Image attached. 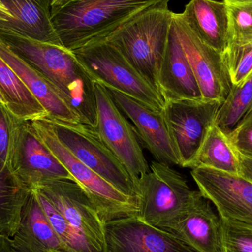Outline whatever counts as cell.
Segmentation results:
<instances>
[{
    "mask_svg": "<svg viewBox=\"0 0 252 252\" xmlns=\"http://www.w3.org/2000/svg\"><path fill=\"white\" fill-rule=\"evenodd\" d=\"M0 38L56 87L81 124L96 127L94 81L73 52L13 30L0 29Z\"/></svg>",
    "mask_w": 252,
    "mask_h": 252,
    "instance_id": "obj_1",
    "label": "cell"
},
{
    "mask_svg": "<svg viewBox=\"0 0 252 252\" xmlns=\"http://www.w3.org/2000/svg\"><path fill=\"white\" fill-rule=\"evenodd\" d=\"M170 0H72L52 15L62 46L73 52L105 41L133 18Z\"/></svg>",
    "mask_w": 252,
    "mask_h": 252,
    "instance_id": "obj_2",
    "label": "cell"
},
{
    "mask_svg": "<svg viewBox=\"0 0 252 252\" xmlns=\"http://www.w3.org/2000/svg\"><path fill=\"white\" fill-rule=\"evenodd\" d=\"M173 16L168 5L150 9L105 40L115 46L158 93V72L167 48Z\"/></svg>",
    "mask_w": 252,
    "mask_h": 252,
    "instance_id": "obj_3",
    "label": "cell"
},
{
    "mask_svg": "<svg viewBox=\"0 0 252 252\" xmlns=\"http://www.w3.org/2000/svg\"><path fill=\"white\" fill-rule=\"evenodd\" d=\"M139 183L137 217L165 230L188 213L201 195L192 190L186 179L169 164L152 161Z\"/></svg>",
    "mask_w": 252,
    "mask_h": 252,
    "instance_id": "obj_4",
    "label": "cell"
},
{
    "mask_svg": "<svg viewBox=\"0 0 252 252\" xmlns=\"http://www.w3.org/2000/svg\"><path fill=\"white\" fill-rule=\"evenodd\" d=\"M31 123L40 139L91 198L105 223L137 216L139 201L120 192L77 158L59 140L49 120H37Z\"/></svg>",
    "mask_w": 252,
    "mask_h": 252,
    "instance_id": "obj_5",
    "label": "cell"
},
{
    "mask_svg": "<svg viewBox=\"0 0 252 252\" xmlns=\"http://www.w3.org/2000/svg\"><path fill=\"white\" fill-rule=\"evenodd\" d=\"M73 53L94 81L162 110L164 101L159 93L109 41L93 43Z\"/></svg>",
    "mask_w": 252,
    "mask_h": 252,
    "instance_id": "obj_6",
    "label": "cell"
},
{
    "mask_svg": "<svg viewBox=\"0 0 252 252\" xmlns=\"http://www.w3.org/2000/svg\"><path fill=\"white\" fill-rule=\"evenodd\" d=\"M50 121L59 140L77 158L120 192L139 202V188L125 166L102 140L95 127Z\"/></svg>",
    "mask_w": 252,
    "mask_h": 252,
    "instance_id": "obj_7",
    "label": "cell"
},
{
    "mask_svg": "<svg viewBox=\"0 0 252 252\" xmlns=\"http://www.w3.org/2000/svg\"><path fill=\"white\" fill-rule=\"evenodd\" d=\"M8 167L30 190L49 181L68 179L76 182L40 139L31 123L15 116L12 121Z\"/></svg>",
    "mask_w": 252,
    "mask_h": 252,
    "instance_id": "obj_8",
    "label": "cell"
},
{
    "mask_svg": "<svg viewBox=\"0 0 252 252\" xmlns=\"http://www.w3.org/2000/svg\"><path fill=\"white\" fill-rule=\"evenodd\" d=\"M222 103L204 98L164 101L161 112L181 167L190 168Z\"/></svg>",
    "mask_w": 252,
    "mask_h": 252,
    "instance_id": "obj_9",
    "label": "cell"
},
{
    "mask_svg": "<svg viewBox=\"0 0 252 252\" xmlns=\"http://www.w3.org/2000/svg\"><path fill=\"white\" fill-rule=\"evenodd\" d=\"M94 89L97 103L96 130L106 146L125 166L139 189L141 179L148 173L150 166L134 127L120 110L103 84L94 81Z\"/></svg>",
    "mask_w": 252,
    "mask_h": 252,
    "instance_id": "obj_10",
    "label": "cell"
},
{
    "mask_svg": "<svg viewBox=\"0 0 252 252\" xmlns=\"http://www.w3.org/2000/svg\"><path fill=\"white\" fill-rule=\"evenodd\" d=\"M69 224L100 252H106L105 222L82 187L68 179L49 181L35 188Z\"/></svg>",
    "mask_w": 252,
    "mask_h": 252,
    "instance_id": "obj_11",
    "label": "cell"
},
{
    "mask_svg": "<svg viewBox=\"0 0 252 252\" xmlns=\"http://www.w3.org/2000/svg\"><path fill=\"white\" fill-rule=\"evenodd\" d=\"M191 176L199 192L214 204L220 219L252 226V182L241 176L196 167Z\"/></svg>",
    "mask_w": 252,
    "mask_h": 252,
    "instance_id": "obj_12",
    "label": "cell"
},
{
    "mask_svg": "<svg viewBox=\"0 0 252 252\" xmlns=\"http://www.w3.org/2000/svg\"><path fill=\"white\" fill-rule=\"evenodd\" d=\"M173 23L203 98L223 102L232 84L222 55L202 42L180 13H173Z\"/></svg>",
    "mask_w": 252,
    "mask_h": 252,
    "instance_id": "obj_13",
    "label": "cell"
},
{
    "mask_svg": "<svg viewBox=\"0 0 252 252\" xmlns=\"http://www.w3.org/2000/svg\"><path fill=\"white\" fill-rule=\"evenodd\" d=\"M106 252H195L173 234L137 216L105 223Z\"/></svg>",
    "mask_w": 252,
    "mask_h": 252,
    "instance_id": "obj_14",
    "label": "cell"
},
{
    "mask_svg": "<svg viewBox=\"0 0 252 252\" xmlns=\"http://www.w3.org/2000/svg\"><path fill=\"white\" fill-rule=\"evenodd\" d=\"M106 87L120 110L134 126L142 145L156 160L169 165L180 166L161 111L153 109L112 87Z\"/></svg>",
    "mask_w": 252,
    "mask_h": 252,
    "instance_id": "obj_15",
    "label": "cell"
},
{
    "mask_svg": "<svg viewBox=\"0 0 252 252\" xmlns=\"http://www.w3.org/2000/svg\"><path fill=\"white\" fill-rule=\"evenodd\" d=\"M0 57L14 71L48 114L51 121L81 124L79 117L63 100L56 87L39 72L15 53L0 38Z\"/></svg>",
    "mask_w": 252,
    "mask_h": 252,
    "instance_id": "obj_16",
    "label": "cell"
},
{
    "mask_svg": "<svg viewBox=\"0 0 252 252\" xmlns=\"http://www.w3.org/2000/svg\"><path fill=\"white\" fill-rule=\"evenodd\" d=\"M165 230L195 252H222L220 217L202 195L180 220Z\"/></svg>",
    "mask_w": 252,
    "mask_h": 252,
    "instance_id": "obj_17",
    "label": "cell"
},
{
    "mask_svg": "<svg viewBox=\"0 0 252 252\" xmlns=\"http://www.w3.org/2000/svg\"><path fill=\"white\" fill-rule=\"evenodd\" d=\"M158 90L164 101L203 98L173 23L158 72Z\"/></svg>",
    "mask_w": 252,
    "mask_h": 252,
    "instance_id": "obj_18",
    "label": "cell"
},
{
    "mask_svg": "<svg viewBox=\"0 0 252 252\" xmlns=\"http://www.w3.org/2000/svg\"><path fill=\"white\" fill-rule=\"evenodd\" d=\"M11 241L13 252H72L50 224L33 190L22 207L19 229Z\"/></svg>",
    "mask_w": 252,
    "mask_h": 252,
    "instance_id": "obj_19",
    "label": "cell"
},
{
    "mask_svg": "<svg viewBox=\"0 0 252 252\" xmlns=\"http://www.w3.org/2000/svg\"><path fill=\"white\" fill-rule=\"evenodd\" d=\"M182 19L200 40L223 56L229 48V16L224 1L190 0Z\"/></svg>",
    "mask_w": 252,
    "mask_h": 252,
    "instance_id": "obj_20",
    "label": "cell"
},
{
    "mask_svg": "<svg viewBox=\"0 0 252 252\" xmlns=\"http://www.w3.org/2000/svg\"><path fill=\"white\" fill-rule=\"evenodd\" d=\"M14 16L13 31L44 42L62 46L52 22L48 0H1Z\"/></svg>",
    "mask_w": 252,
    "mask_h": 252,
    "instance_id": "obj_21",
    "label": "cell"
},
{
    "mask_svg": "<svg viewBox=\"0 0 252 252\" xmlns=\"http://www.w3.org/2000/svg\"><path fill=\"white\" fill-rule=\"evenodd\" d=\"M0 93L6 107L16 118L29 122L48 118L44 107L1 57Z\"/></svg>",
    "mask_w": 252,
    "mask_h": 252,
    "instance_id": "obj_22",
    "label": "cell"
},
{
    "mask_svg": "<svg viewBox=\"0 0 252 252\" xmlns=\"http://www.w3.org/2000/svg\"><path fill=\"white\" fill-rule=\"evenodd\" d=\"M206 167L241 176L240 155L229 142L227 135L213 124L191 164L190 168Z\"/></svg>",
    "mask_w": 252,
    "mask_h": 252,
    "instance_id": "obj_23",
    "label": "cell"
},
{
    "mask_svg": "<svg viewBox=\"0 0 252 252\" xmlns=\"http://www.w3.org/2000/svg\"><path fill=\"white\" fill-rule=\"evenodd\" d=\"M30 192L11 171L0 174V235L11 238L16 233Z\"/></svg>",
    "mask_w": 252,
    "mask_h": 252,
    "instance_id": "obj_24",
    "label": "cell"
},
{
    "mask_svg": "<svg viewBox=\"0 0 252 252\" xmlns=\"http://www.w3.org/2000/svg\"><path fill=\"white\" fill-rule=\"evenodd\" d=\"M252 110V73L244 81L232 85L220 106L215 124L226 134Z\"/></svg>",
    "mask_w": 252,
    "mask_h": 252,
    "instance_id": "obj_25",
    "label": "cell"
},
{
    "mask_svg": "<svg viewBox=\"0 0 252 252\" xmlns=\"http://www.w3.org/2000/svg\"><path fill=\"white\" fill-rule=\"evenodd\" d=\"M51 226L72 252H100L79 235L52 203L37 189H32Z\"/></svg>",
    "mask_w": 252,
    "mask_h": 252,
    "instance_id": "obj_26",
    "label": "cell"
},
{
    "mask_svg": "<svg viewBox=\"0 0 252 252\" xmlns=\"http://www.w3.org/2000/svg\"><path fill=\"white\" fill-rule=\"evenodd\" d=\"M224 1L229 16L228 49L252 44V0Z\"/></svg>",
    "mask_w": 252,
    "mask_h": 252,
    "instance_id": "obj_27",
    "label": "cell"
},
{
    "mask_svg": "<svg viewBox=\"0 0 252 252\" xmlns=\"http://www.w3.org/2000/svg\"><path fill=\"white\" fill-rule=\"evenodd\" d=\"M222 252H252V226L220 219Z\"/></svg>",
    "mask_w": 252,
    "mask_h": 252,
    "instance_id": "obj_28",
    "label": "cell"
},
{
    "mask_svg": "<svg viewBox=\"0 0 252 252\" xmlns=\"http://www.w3.org/2000/svg\"><path fill=\"white\" fill-rule=\"evenodd\" d=\"M222 57L232 85L240 84L252 73V44L228 49Z\"/></svg>",
    "mask_w": 252,
    "mask_h": 252,
    "instance_id": "obj_29",
    "label": "cell"
},
{
    "mask_svg": "<svg viewBox=\"0 0 252 252\" xmlns=\"http://www.w3.org/2000/svg\"><path fill=\"white\" fill-rule=\"evenodd\" d=\"M226 135L239 155L252 159V110Z\"/></svg>",
    "mask_w": 252,
    "mask_h": 252,
    "instance_id": "obj_30",
    "label": "cell"
},
{
    "mask_svg": "<svg viewBox=\"0 0 252 252\" xmlns=\"http://www.w3.org/2000/svg\"><path fill=\"white\" fill-rule=\"evenodd\" d=\"M13 116L5 105L0 103V174L10 171L8 158Z\"/></svg>",
    "mask_w": 252,
    "mask_h": 252,
    "instance_id": "obj_31",
    "label": "cell"
},
{
    "mask_svg": "<svg viewBox=\"0 0 252 252\" xmlns=\"http://www.w3.org/2000/svg\"><path fill=\"white\" fill-rule=\"evenodd\" d=\"M14 24V16L3 1L0 0V29L12 30Z\"/></svg>",
    "mask_w": 252,
    "mask_h": 252,
    "instance_id": "obj_32",
    "label": "cell"
},
{
    "mask_svg": "<svg viewBox=\"0 0 252 252\" xmlns=\"http://www.w3.org/2000/svg\"><path fill=\"white\" fill-rule=\"evenodd\" d=\"M241 176L252 182V159L240 155Z\"/></svg>",
    "mask_w": 252,
    "mask_h": 252,
    "instance_id": "obj_33",
    "label": "cell"
},
{
    "mask_svg": "<svg viewBox=\"0 0 252 252\" xmlns=\"http://www.w3.org/2000/svg\"><path fill=\"white\" fill-rule=\"evenodd\" d=\"M0 252H13L11 238L0 235Z\"/></svg>",
    "mask_w": 252,
    "mask_h": 252,
    "instance_id": "obj_34",
    "label": "cell"
},
{
    "mask_svg": "<svg viewBox=\"0 0 252 252\" xmlns=\"http://www.w3.org/2000/svg\"><path fill=\"white\" fill-rule=\"evenodd\" d=\"M48 1L50 10H51V14L53 15V13L64 7L66 4H68L72 0H48Z\"/></svg>",
    "mask_w": 252,
    "mask_h": 252,
    "instance_id": "obj_35",
    "label": "cell"
},
{
    "mask_svg": "<svg viewBox=\"0 0 252 252\" xmlns=\"http://www.w3.org/2000/svg\"><path fill=\"white\" fill-rule=\"evenodd\" d=\"M0 103L4 104V100H3L2 96H1V93H0Z\"/></svg>",
    "mask_w": 252,
    "mask_h": 252,
    "instance_id": "obj_36",
    "label": "cell"
},
{
    "mask_svg": "<svg viewBox=\"0 0 252 252\" xmlns=\"http://www.w3.org/2000/svg\"><path fill=\"white\" fill-rule=\"evenodd\" d=\"M224 1H226V0H224Z\"/></svg>",
    "mask_w": 252,
    "mask_h": 252,
    "instance_id": "obj_37",
    "label": "cell"
}]
</instances>
